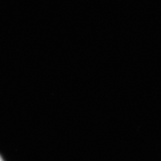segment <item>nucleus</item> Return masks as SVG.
<instances>
[{
    "mask_svg": "<svg viewBox=\"0 0 161 161\" xmlns=\"http://www.w3.org/2000/svg\"><path fill=\"white\" fill-rule=\"evenodd\" d=\"M0 161H3V160H2V158L0 156Z\"/></svg>",
    "mask_w": 161,
    "mask_h": 161,
    "instance_id": "nucleus-1",
    "label": "nucleus"
}]
</instances>
